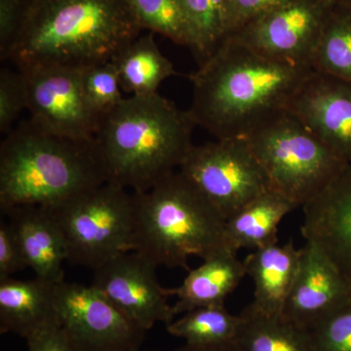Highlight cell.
Segmentation results:
<instances>
[{
	"label": "cell",
	"mask_w": 351,
	"mask_h": 351,
	"mask_svg": "<svg viewBox=\"0 0 351 351\" xmlns=\"http://www.w3.org/2000/svg\"><path fill=\"white\" fill-rule=\"evenodd\" d=\"M311 66L279 61L228 36L189 75V114L216 138H247L288 112Z\"/></svg>",
	"instance_id": "6da1fadb"
},
{
	"label": "cell",
	"mask_w": 351,
	"mask_h": 351,
	"mask_svg": "<svg viewBox=\"0 0 351 351\" xmlns=\"http://www.w3.org/2000/svg\"><path fill=\"white\" fill-rule=\"evenodd\" d=\"M140 27L125 0H39L7 60L18 71L84 69L112 61Z\"/></svg>",
	"instance_id": "7a4b0ae2"
},
{
	"label": "cell",
	"mask_w": 351,
	"mask_h": 351,
	"mask_svg": "<svg viewBox=\"0 0 351 351\" xmlns=\"http://www.w3.org/2000/svg\"><path fill=\"white\" fill-rule=\"evenodd\" d=\"M195 126L189 110L158 93L124 98L94 138L107 182L132 193L149 191L180 169Z\"/></svg>",
	"instance_id": "3957f363"
},
{
	"label": "cell",
	"mask_w": 351,
	"mask_h": 351,
	"mask_svg": "<svg viewBox=\"0 0 351 351\" xmlns=\"http://www.w3.org/2000/svg\"><path fill=\"white\" fill-rule=\"evenodd\" d=\"M107 182L94 142L58 137L31 120L0 147V208H56Z\"/></svg>",
	"instance_id": "277c9868"
},
{
	"label": "cell",
	"mask_w": 351,
	"mask_h": 351,
	"mask_svg": "<svg viewBox=\"0 0 351 351\" xmlns=\"http://www.w3.org/2000/svg\"><path fill=\"white\" fill-rule=\"evenodd\" d=\"M133 195V251L157 267L189 271L191 256L206 260L230 251L226 242V219L179 171L149 191Z\"/></svg>",
	"instance_id": "5b68a950"
},
{
	"label": "cell",
	"mask_w": 351,
	"mask_h": 351,
	"mask_svg": "<svg viewBox=\"0 0 351 351\" xmlns=\"http://www.w3.org/2000/svg\"><path fill=\"white\" fill-rule=\"evenodd\" d=\"M247 140L271 189L297 207L319 195L348 163L289 110Z\"/></svg>",
	"instance_id": "8992f818"
},
{
	"label": "cell",
	"mask_w": 351,
	"mask_h": 351,
	"mask_svg": "<svg viewBox=\"0 0 351 351\" xmlns=\"http://www.w3.org/2000/svg\"><path fill=\"white\" fill-rule=\"evenodd\" d=\"M50 210L73 265L94 270L133 251L135 203L128 189L105 182Z\"/></svg>",
	"instance_id": "52a82bcc"
},
{
	"label": "cell",
	"mask_w": 351,
	"mask_h": 351,
	"mask_svg": "<svg viewBox=\"0 0 351 351\" xmlns=\"http://www.w3.org/2000/svg\"><path fill=\"white\" fill-rule=\"evenodd\" d=\"M178 171L226 221L271 189L247 138L193 145Z\"/></svg>",
	"instance_id": "ba28073f"
},
{
	"label": "cell",
	"mask_w": 351,
	"mask_h": 351,
	"mask_svg": "<svg viewBox=\"0 0 351 351\" xmlns=\"http://www.w3.org/2000/svg\"><path fill=\"white\" fill-rule=\"evenodd\" d=\"M58 321L78 351H137L145 330L129 319L93 286L57 284Z\"/></svg>",
	"instance_id": "9c48e42d"
},
{
	"label": "cell",
	"mask_w": 351,
	"mask_h": 351,
	"mask_svg": "<svg viewBox=\"0 0 351 351\" xmlns=\"http://www.w3.org/2000/svg\"><path fill=\"white\" fill-rule=\"evenodd\" d=\"M27 87L29 120L41 130L77 142H94L103 117L83 93L80 69L49 66L19 71Z\"/></svg>",
	"instance_id": "30bf717a"
},
{
	"label": "cell",
	"mask_w": 351,
	"mask_h": 351,
	"mask_svg": "<svg viewBox=\"0 0 351 351\" xmlns=\"http://www.w3.org/2000/svg\"><path fill=\"white\" fill-rule=\"evenodd\" d=\"M337 0H289L232 36L274 59L311 66L316 44Z\"/></svg>",
	"instance_id": "8fae6325"
},
{
	"label": "cell",
	"mask_w": 351,
	"mask_h": 351,
	"mask_svg": "<svg viewBox=\"0 0 351 351\" xmlns=\"http://www.w3.org/2000/svg\"><path fill=\"white\" fill-rule=\"evenodd\" d=\"M157 267L138 252H127L94 269L91 285L145 331L175 318L167 288L159 284Z\"/></svg>",
	"instance_id": "7c38bea8"
},
{
	"label": "cell",
	"mask_w": 351,
	"mask_h": 351,
	"mask_svg": "<svg viewBox=\"0 0 351 351\" xmlns=\"http://www.w3.org/2000/svg\"><path fill=\"white\" fill-rule=\"evenodd\" d=\"M301 263L282 316L311 332L351 302V286L332 261L317 247H302Z\"/></svg>",
	"instance_id": "4fadbf2b"
},
{
	"label": "cell",
	"mask_w": 351,
	"mask_h": 351,
	"mask_svg": "<svg viewBox=\"0 0 351 351\" xmlns=\"http://www.w3.org/2000/svg\"><path fill=\"white\" fill-rule=\"evenodd\" d=\"M289 112L322 142L351 162V83L313 71Z\"/></svg>",
	"instance_id": "5bb4252c"
},
{
	"label": "cell",
	"mask_w": 351,
	"mask_h": 351,
	"mask_svg": "<svg viewBox=\"0 0 351 351\" xmlns=\"http://www.w3.org/2000/svg\"><path fill=\"white\" fill-rule=\"evenodd\" d=\"M302 208V237L332 261L351 286V162Z\"/></svg>",
	"instance_id": "9a60e30c"
},
{
	"label": "cell",
	"mask_w": 351,
	"mask_h": 351,
	"mask_svg": "<svg viewBox=\"0 0 351 351\" xmlns=\"http://www.w3.org/2000/svg\"><path fill=\"white\" fill-rule=\"evenodd\" d=\"M19 240L27 267L34 276L53 284L64 281L68 249L49 208L21 206L3 212Z\"/></svg>",
	"instance_id": "2e32d148"
},
{
	"label": "cell",
	"mask_w": 351,
	"mask_h": 351,
	"mask_svg": "<svg viewBox=\"0 0 351 351\" xmlns=\"http://www.w3.org/2000/svg\"><path fill=\"white\" fill-rule=\"evenodd\" d=\"M302 249L292 242L254 250L243 261L246 274L254 284V299L245 307L265 316L282 315L301 263Z\"/></svg>",
	"instance_id": "e0dca14e"
},
{
	"label": "cell",
	"mask_w": 351,
	"mask_h": 351,
	"mask_svg": "<svg viewBox=\"0 0 351 351\" xmlns=\"http://www.w3.org/2000/svg\"><path fill=\"white\" fill-rule=\"evenodd\" d=\"M56 285L36 276L0 280V332L27 339L41 328L59 322L55 307Z\"/></svg>",
	"instance_id": "ac0fdd59"
},
{
	"label": "cell",
	"mask_w": 351,
	"mask_h": 351,
	"mask_svg": "<svg viewBox=\"0 0 351 351\" xmlns=\"http://www.w3.org/2000/svg\"><path fill=\"white\" fill-rule=\"evenodd\" d=\"M245 276L243 261L233 252L223 251L203 260L199 267L189 270L181 285L167 288L168 295L178 299L173 304L175 315L199 307L225 306L226 300Z\"/></svg>",
	"instance_id": "d6986e66"
},
{
	"label": "cell",
	"mask_w": 351,
	"mask_h": 351,
	"mask_svg": "<svg viewBox=\"0 0 351 351\" xmlns=\"http://www.w3.org/2000/svg\"><path fill=\"white\" fill-rule=\"evenodd\" d=\"M292 201L274 189L251 201L226 221V246L233 253L241 249H257L278 242L282 219L295 210Z\"/></svg>",
	"instance_id": "ffe728a7"
},
{
	"label": "cell",
	"mask_w": 351,
	"mask_h": 351,
	"mask_svg": "<svg viewBox=\"0 0 351 351\" xmlns=\"http://www.w3.org/2000/svg\"><path fill=\"white\" fill-rule=\"evenodd\" d=\"M112 61L117 64L122 89L132 96L156 94L164 80L177 75L151 34L134 39Z\"/></svg>",
	"instance_id": "44dd1931"
},
{
	"label": "cell",
	"mask_w": 351,
	"mask_h": 351,
	"mask_svg": "<svg viewBox=\"0 0 351 351\" xmlns=\"http://www.w3.org/2000/svg\"><path fill=\"white\" fill-rule=\"evenodd\" d=\"M234 343L239 351H315L311 332L282 315L265 316L244 311Z\"/></svg>",
	"instance_id": "7402d4cb"
},
{
	"label": "cell",
	"mask_w": 351,
	"mask_h": 351,
	"mask_svg": "<svg viewBox=\"0 0 351 351\" xmlns=\"http://www.w3.org/2000/svg\"><path fill=\"white\" fill-rule=\"evenodd\" d=\"M311 68L351 83V1L337 0L316 44Z\"/></svg>",
	"instance_id": "603a6c76"
},
{
	"label": "cell",
	"mask_w": 351,
	"mask_h": 351,
	"mask_svg": "<svg viewBox=\"0 0 351 351\" xmlns=\"http://www.w3.org/2000/svg\"><path fill=\"white\" fill-rule=\"evenodd\" d=\"M241 316L232 314L225 306L199 307L182 314L166 325L171 336L191 345L232 343L239 334Z\"/></svg>",
	"instance_id": "cb8c5ba5"
},
{
	"label": "cell",
	"mask_w": 351,
	"mask_h": 351,
	"mask_svg": "<svg viewBox=\"0 0 351 351\" xmlns=\"http://www.w3.org/2000/svg\"><path fill=\"white\" fill-rule=\"evenodd\" d=\"M141 27L167 36L175 43L196 50L195 32L182 0H125Z\"/></svg>",
	"instance_id": "d4e9b609"
},
{
	"label": "cell",
	"mask_w": 351,
	"mask_h": 351,
	"mask_svg": "<svg viewBox=\"0 0 351 351\" xmlns=\"http://www.w3.org/2000/svg\"><path fill=\"white\" fill-rule=\"evenodd\" d=\"M196 38L199 63L209 57L228 36L230 0H182Z\"/></svg>",
	"instance_id": "484cf974"
},
{
	"label": "cell",
	"mask_w": 351,
	"mask_h": 351,
	"mask_svg": "<svg viewBox=\"0 0 351 351\" xmlns=\"http://www.w3.org/2000/svg\"><path fill=\"white\" fill-rule=\"evenodd\" d=\"M80 82L88 103L101 117L114 110L124 99L119 71L113 61L80 69Z\"/></svg>",
	"instance_id": "4316f807"
},
{
	"label": "cell",
	"mask_w": 351,
	"mask_h": 351,
	"mask_svg": "<svg viewBox=\"0 0 351 351\" xmlns=\"http://www.w3.org/2000/svg\"><path fill=\"white\" fill-rule=\"evenodd\" d=\"M309 332L315 351H351V302Z\"/></svg>",
	"instance_id": "83f0119b"
},
{
	"label": "cell",
	"mask_w": 351,
	"mask_h": 351,
	"mask_svg": "<svg viewBox=\"0 0 351 351\" xmlns=\"http://www.w3.org/2000/svg\"><path fill=\"white\" fill-rule=\"evenodd\" d=\"M27 110V87L21 71H0V132L10 133L16 120Z\"/></svg>",
	"instance_id": "f1b7e54d"
},
{
	"label": "cell",
	"mask_w": 351,
	"mask_h": 351,
	"mask_svg": "<svg viewBox=\"0 0 351 351\" xmlns=\"http://www.w3.org/2000/svg\"><path fill=\"white\" fill-rule=\"evenodd\" d=\"M24 254L8 221H0V280L11 278L27 269Z\"/></svg>",
	"instance_id": "f546056e"
},
{
	"label": "cell",
	"mask_w": 351,
	"mask_h": 351,
	"mask_svg": "<svg viewBox=\"0 0 351 351\" xmlns=\"http://www.w3.org/2000/svg\"><path fill=\"white\" fill-rule=\"evenodd\" d=\"M289 0H230L228 7V36L245 25Z\"/></svg>",
	"instance_id": "4dcf8cb0"
},
{
	"label": "cell",
	"mask_w": 351,
	"mask_h": 351,
	"mask_svg": "<svg viewBox=\"0 0 351 351\" xmlns=\"http://www.w3.org/2000/svg\"><path fill=\"white\" fill-rule=\"evenodd\" d=\"M25 341L27 351H78L59 322L41 328Z\"/></svg>",
	"instance_id": "1f68e13d"
},
{
	"label": "cell",
	"mask_w": 351,
	"mask_h": 351,
	"mask_svg": "<svg viewBox=\"0 0 351 351\" xmlns=\"http://www.w3.org/2000/svg\"><path fill=\"white\" fill-rule=\"evenodd\" d=\"M175 351H239L235 345L232 343H213V345H191V343H184L181 348Z\"/></svg>",
	"instance_id": "d6a6232c"
},
{
	"label": "cell",
	"mask_w": 351,
	"mask_h": 351,
	"mask_svg": "<svg viewBox=\"0 0 351 351\" xmlns=\"http://www.w3.org/2000/svg\"><path fill=\"white\" fill-rule=\"evenodd\" d=\"M137 351H160V350H137Z\"/></svg>",
	"instance_id": "836d02e7"
},
{
	"label": "cell",
	"mask_w": 351,
	"mask_h": 351,
	"mask_svg": "<svg viewBox=\"0 0 351 351\" xmlns=\"http://www.w3.org/2000/svg\"><path fill=\"white\" fill-rule=\"evenodd\" d=\"M343 1H351V0H343Z\"/></svg>",
	"instance_id": "e575fe53"
}]
</instances>
